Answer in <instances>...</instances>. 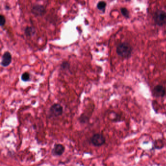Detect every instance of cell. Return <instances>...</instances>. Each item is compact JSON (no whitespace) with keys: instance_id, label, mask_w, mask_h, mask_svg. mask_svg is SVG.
I'll return each mask as SVG.
<instances>
[{"instance_id":"cell-6","label":"cell","mask_w":166,"mask_h":166,"mask_svg":"<svg viewBox=\"0 0 166 166\" xmlns=\"http://www.w3.org/2000/svg\"><path fill=\"white\" fill-rule=\"evenodd\" d=\"M12 61V56L9 51H6L2 56L1 65L3 67H6L10 65Z\"/></svg>"},{"instance_id":"cell-14","label":"cell","mask_w":166,"mask_h":166,"mask_svg":"<svg viewBox=\"0 0 166 166\" xmlns=\"http://www.w3.org/2000/svg\"><path fill=\"white\" fill-rule=\"evenodd\" d=\"M67 66H69L68 63L67 62H64L61 65V67L63 68H67Z\"/></svg>"},{"instance_id":"cell-2","label":"cell","mask_w":166,"mask_h":166,"mask_svg":"<svg viewBox=\"0 0 166 166\" xmlns=\"http://www.w3.org/2000/svg\"><path fill=\"white\" fill-rule=\"evenodd\" d=\"M154 20L155 24L159 26H162L166 24V12L159 10L156 11L154 15Z\"/></svg>"},{"instance_id":"cell-13","label":"cell","mask_w":166,"mask_h":166,"mask_svg":"<svg viewBox=\"0 0 166 166\" xmlns=\"http://www.w3.org/2000/svg\"><path fill=\"white\" fill-rule=\"evenodd\" d=\"M5 22H6V20H5V16L3 15H0V24H1V26H3V25H5Z\"/></svg>"},{"instance_id":"cell-8","label":"cell","mask_w":166,"mask_h":166,"mask_svg":"<svg viewBox=\"0 0 166 166\" xmlns=\"http://www.w3.org/2000/svg\"><path fill=\"white\" fill-rule=\"evenodd\" d=\"M65 150V148L61 144H56L52 150V154L56 156L62 155Z\"/></svg>"},{"instance_id":"cell-4","label":"cell","mask_w":166,"mask_h":166,"mask_svg":"<svg viewBox=\"0 0 166 166\" xmlns=\"http://www.w3.org/2000/svg\"><path fill=\"white\" fill-rule=\"evenodd\" d=\"M91 142L94 146H101L105 142V138L102 134L96 133L92 137Z\"/></svg>"},{"instance_id":"cell-5","label":"cell","mask_w":166,"mask_h":166,"mask_svg":"<svg viewBox=\"0 0 166 166\" xmlns=\"http://www.w3.org/2000/svg\"><path fill=\"white\" fill-rule=\"evenodd\" d=\"M166 94V89L163 85H158L154 87L153 94L156 97H163Z\"/></svg>"},{"instance_id":"cell-11","label":"cell","mask_w":166,"mask_h":166,"mask_svg":"<svg viewBox=\"0 0 166 166\" xmlns=\"http://www.w3.org/2000/svg\"><path fill=\"white\" fill-rule=\"evenodd\" d=\"M21 79H22L23 81H25V82L29 81L30 79L29 73H28V72H25L23 73V75H22V76H21Z\"/></svg>"},{"instance_id":"cell-3","label":"cell","mask_w":166,"mask_h":166,"mask_svg":"<svg viewBox=\"0 0 166 166\" xmlns=\"http://www.w3.org/2000/svg\"><path fill=\"white\" fill-rule=\"evenodd\" d=\"M50 115L51 117H57L62 115L63 113V107L61 104H55L50 108Z\"/></svg>"},{"instance_id":"cell-10","label":"cell","mask_w":166,"mask_h":166,"mask_svg":"<svg viewBox=\"0 0 166 166\" xmlns=\"http://www.w3.org/2000/svg\"><path fill=\"white\" fill-rule=\"evenodd\" d=\"M106 6V3L104 1H100L98 2L97 5V8L98 9L101 11H104Z\"/></svg>"},{"instance_id":"cell-9","label":"cell","mask_w":166,"mask_h":166,"mask_svg":"<svg viewBox=\"0 0 166 166\" xmlns=\"http://www.w3.org/2000/svg\"><path fill=\"white\" fill-rule=\"evenodd\" d=\"M35 30L34 29L31 27H27L25 30V34L27 36H31L34 34Z\"/></svg>"},{"instance_id":"cell-1","label":"cell","mask_w":166,"mask_h":166,"mask_svg":"<svg viewBox=\"0 0 166 166\" xmlns=\"http://www.w3.org/2000/svg\"><path fill=\"white\" fill-rule=\"evenodd\" d=\"M133 48L129 44L122 42L119 44L117 48V53L119 56L124 58H127L131 56Z\"/></svg>"},{"instance_id":"cell-12","label":"cell","mask_w":166,"mask_h":166,"mask_svg":"<svg viewBox=\"0 0 166 166\" xmlns=\"http://www.w3.org/2000/svg\"><path fill=\"white\" fill-rule=\"evenodd\" d=\"M121 12L122 14V15L125 18H128L130 16V13L128 10L126 8H121Z\"/></svg>"},{"instance_id":"cell-7","label":"cell","mask_w":166,"mask_h":166,"mask_svg":"<svg viewBox=\"0 0 166 166\" xmlns=\"http://www.w3.org/2000/svg\"><path fill=\"white\" fill-rule=\"evenodd\" d=\"M33 14L36 16L43 15L45 12V8L42 5H36L33 7L31 10Z\"/></svg>"}]
</instances>
